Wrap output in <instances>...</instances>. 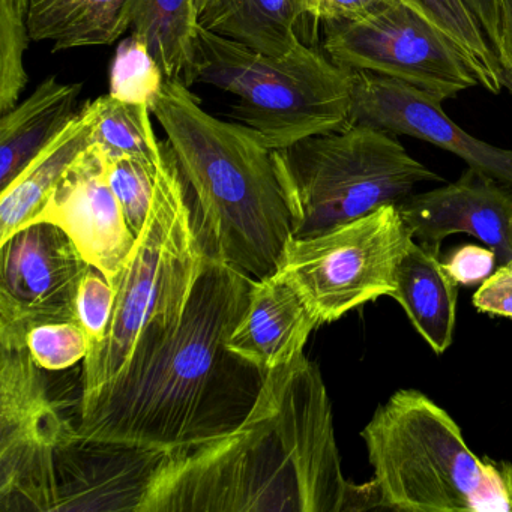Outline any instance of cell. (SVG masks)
Returning a JSON list of instances; mask_svg holds the SVG:
<instances>
[{
  "label": "cell",
  "mask_w": 512,
  "mask_h": 512,
  "mask_svg": "<svg viewBox=\"0 0 512 512\" xmlns=\"http://www.w3.org/2000/svg\"><path fill=\"white\" fill-rule=\"evenodd\" d=\"M253 283L208 254L181 320L146 329L121 373L80 398V433L182 451L235 431L268 376L227 347Z\"/></svg>",
  "instance_id": "6da1fadb"
},
{
  "label": "cell",
  "mask_w": 512,
  "mask_h": 512,
  "mask_svg": "<svg viewBox=\"0 0 512 512\" xmlns=\"http://www.w3.org/2000/svg\"><path fill=\"white\" fill-rule=\"evenodd\" d=\"M370 488L344 478L322 373L304 353L269 371L232 433L172 451L139 512H358Z\"/></svg>",
  "instance_id": "7a4b0ae2"
},
{
  "label": "cell",
  "mask_w": 512,
  "mask_h": 512,
  "mask_svg": "<svg viewBox=\"0 0 512 512\" xmlns=\"http://www.w3.org/2000/svg\"><path fill=\"white\" fill-rule=\"evenodd\" d=\"M149 109L193 188L208 253L254 281L277 272L293 224L271 149L209 115L179 82L166 80Z\"/></svg>",
  "instance_id": "3957f363"
},
{
  "label": "cell",
  "mask_w": 512,
  "mask_h": 512,
  "mask_svg": "<svg viewBox=\"0 0 512 512\" xmlns=\"http://www.w3.org/2000/svg\"><path fill=\"white\" fill-rule=\"evenodd\" d=\"M184 85L235 95L232 118L271 151L352 125L355 71L301 40L284 55H266L199 25Z\"/></svg>",
  "instance_id": "277c9868"
},
{
  "label": "cell",
  "mask_w": 512,
  "mask_h": 512,
  "mask_svg": "<svg viewBox=\"0 0 512 512\" xmlns=\"http://www.w3.org/2000/svg\"><path fill=\"white\" fill-rule=\"evenodd\" d=\"M185 182L172 148L163 143L151 212L116 281L107 338L83 361L80 398L121 373L146 329L169 328L184 314L209 254Z\"/></svg>",
  "instance_id": "5b68a950"
},
{
  "label": "cell",
  "mask_w": 512,
  "mask_h": 512,
  "mask_svg": "<svg viewBox=\"0 0 512 512\" xmlns=\"http://www.w3.org/2000/svg\"><path fill=\"white\" fill-rule=\"evenodd\" d=\"M272 160L292 214L293 238L398 205L425 182H443L395 134L368 124L307 137L272 151Z\"/></svg>",
  "instance_id": "8992f818"
},
{
  "label": "cell",
  "mask_w": 512,
  "mask_h": 512,
  "mask_svg": "<svg viewBox=\"0 0 512 512\" xmlns=\"http://www.w3.org/2000/svg\"><path fill=\"white\" fill-rule=\"evenodd\" d=\"M382 509L472 512L482 457L445 409L418 389H400L361 431Z\"/></svg>",
  "instance_id": "52a82bcc"
},
{
  "label": "cell",
  "mask_w": 512,
  "mask_h": 512,
  "mask_svg": "<svg viewBox=\"0 0 512 512\" xmlns=\"http://www.w3.org/2000/svg\"><path fill=\"white\" fill-rule=\"evenodd\" d=\"M412 239L397 205L380 206L317 235L290 239L277 271L325 325L394 295L398 265Z\"/></svg>",
  "instance_id": "ba28073f"
},
{
  "label": "cell",
  "mask_w": 512,
  "mask_h": 512,
  "mask_svg": "<svg viewBox=\"0 0 512 512\" xmlns=\"http://www.w3.org/2000/svg\"><path fill=\"white\" fill-rule=\"evenodd\" d=\"M323 50L340 67L416 86L440 101L481 86L472 59L439 26L403 0L326 25Z\"/></svg>",
  "instance_id": "9c48e42d"
},
{
  "label": "cell",
  "mask_w": 512,
  "mask_h": 512,
  "mask_svg": "<svg viewBox=\"0 0 512 512\" xmlns=\"http://www.w3.org/2000/svg\"><path fill=\"white\" fill-rule=\"evenodd\" d=\"M170 454L92 439L70 425L50 445L46 512H139Z\"/></svg>",
  "instance_id": "30bf717a"
},
{
  "label": "cell",
  "mask_w": 512,
  "mask_h": 512,
  "mask_svg": "<svg viewBox=\"0 0 512 512\" xmlns=\"http://www.w3.org/2000/svg\"><path fill=\"white\" fill-rule=\"evenodd\" d=\"M0 251V325L28 329L41 320H74L89 263L61 227L31 224L0 242Z\"/></svg>",
  "instance_id": "8fae6325"
},
{
  "label": "cell",
  "mask_w": 512,
  "mask_h": 512,
  "mask_svg": "<svg viewBox=\"0 0 512 512\" xmlns=\"http://www.w3.org/2000/svg\"><path fill=\"white\" fill-rule=\"evenodd\" d=\"M442 103L401 80L355 71L352 124L430 143L512 188V149L476 139L446 116Z\"/></svg>",
  "instance_id": "7c38bea8"
},
{
  "label": "cell",
  "mask_w": 512,
  "mask_h": 512,
  "mask_svg": "<svg viewBox=\"0 0 512 512\" xmlns=\"http://www.w3.org/2000/svg\"><path fill=\"white\" fill-rule=\"evenodd\" d=\"M37 223L61 227L113 286L136 247L137 236L107 179L106 152L95 143L68 167Z\"/></svg>",
  "instance_id": "4fadbf2b"
},
{
  "label": "cell",
  "mask_w": 512,
  "mask_h": 512,
  "mask_svg": "<svg viewBox=\"0 0 512 512\" xmlns=\"http://www.w3.org/2000/svg\"><path fill=\"white\" fill-rule=\"evenodd\" d=\"M410 235L440 254L448 236L464 233L493 248L497 260L512 259V188L467 166L457 181L397 205Z\"/></svg>",
  "instance_id": "5bb4252c"
},
{
  "label": "cell",
  "mask_w": 512,
  "mask_h": 512,
  "mask_svg": "<svg viewBox=\"0 0 512 512\" xmlns=\"http://www.w3.org/2000/svg\"><path fill=\"white\" fill-rule=\"evenodd\" d=\"M317 326L298 290L277 271L254 281L250 301L227 347L268 374L304 353Z\"/></svg>",
  "instance_id": "9a60e30c"
},
{
  "label": "cell",
  "mask_w": 512,
  "mask_h": 512,
  "mask_svg": "<svg viewBox=\"0 0 512 512\" xmlns=\"http://www.w3.org/2000/svg\"><path fill=\"white\" fill-rule=\"evenodd\" d=\"M82 83L47 77L23 103L0 118V188L5 190L77 115Z\"/></svg>",
  "instance_id": "2e32d148"
},
{
  "label": "cell",
  "mask_w": 512,
  "mask_h": 512,
  "mask_svg": "<svg viewBox=\"0 0 512 512\" xmlns=\"http://www.w3.org/2000/svg\"><path fill=\"white\" fill-rule=\"evenodd\" d=\"M94 121L95 107L89 101L68 127L2 190L0 242L37 223L68 167L91 145Z\"/></svg>",
  "instance_id": "e0dca14e"
},
{
  "label": "cell",
  "mask_w": 512,
  "mask_h": 512,
  "mask_svg": "<svg viewBox=\"0 0 512 512\" xmlns=\"http://www.w3.org/2000/svg\"><path fill=\"white\" fill-rule=\"evenodd\" d=\"M439 256L412 239L398 265L391 296L436 355L445 353L454 341L458 299V284Z\"/></svg>",
  "instance_id": "ac0fdd59"
},
{
  "label": "cell",
  "mask_w": 512,
  "mask_h": 512,
  "mask_svg": "<svg viewBox=\"0 0 512 512\" xmlns=\"http://www.w3.org/2000/svg\"><path fill=\"white\" fill-rule=\"evenodd\" d=\"M128 0H32V41L52 43L53 52L109 46L128 31Z\"/></svg>",
  "instance_id": "d6986e66"
},
{
  "label": "cell",
  "mask_w": 512,
  "mask_h": 512,
  "mask_svg": "<svg viewBox=\"0 0 512 512\" xmlns=\"http://www.w3.org/2000/svg\"><path fill=\"white\" fill-rule=\"evenodd\" d=\"M125 22L148 46L164 79L184 85L200 25L196 0H128Z\"/></svg>",
  "instance_id": "ffe728a7"
},
{
  "label": "cell",
  "mask_w": 512,
  "mask_h": 512,
  "mask_svg": "<svg viewBox=\"0 0 512 512\" xmlns=\"http://www.w3.org/2000/svg\"><path fill=\"white\" fill-rule=\"evenodd\" d=\"M299 17L298 0H220L200 25L266 55L281 56L299 41Z\"/></svg>",
  "instance_id": "44dd1931"
},
{
  "label": "cell",
  "mask_w": 512,
  "mask_h": 512,
  "mask_svg": "<svg viewBox=\"0 0 512 512\" xmlns=\"http://www.w3.org/2000/svg\"><path fill=\"white\" fill-rule=\"evenodd\" d=\"M92 103L95 107L92 143L107 155L131 157L157 169L163 142L155 134L149 106L128 103L110 94Z\"/></svg>",
  "instance_id": "7402d4cb"
},
{
  "label": "cell",
  "mask_w": 512,
  "mask_h": 512,
  "mask_svg": "<svg viewBox=\"0 0 512 512\" xmlns=\"http://www.w3.org/2000/svg\"><path fill=\"white\" fill-rule=\"evenodd\" d=\"M439 26L472 59L482 88L491 94L502 91L499 61L484 29L466 0H403Z\"/></svg>",
  "instance_id": "603a6c76"
},
{
  "label": "cell",
  "mask_w": 512,
  "mask_h": 512,
  "mask_svg": "<svg viewBox=\"0 0 512 512\" xmlns=\"http://www.w3.org/2000/svg\"><path fill=\"white\" fill-rule=\"evenodd\" d=\"M32 0H0V113L10 112L28 86L25 53Z\"/></svg>",
  "instance_id": "cb8c5ba5"
},
{
  "label": "cell",
  "mask_w": 512,
  "mask_h": 512,
  "mask_svg": "<svg viewBox=\"0 0 512 512\" xmlns=\"http://www.w3.org/2000/svg\"><path fill=\"white\" fill-rule=\"evenodd\" d=\"M164 82L163 71L137 35L131 34L119 44L110 71V95L151 107Z\"/></svg>",
  "instance_id": "d4e9b609"
},
{
  "label": "cell",
  "mask_w": 512,
  "mask_h": 512,
  "mask_svg": "<svg viewBox=\"0 0 512 512\" xmlns=\"http://www.w3.org/2000/svg\"><path fill=\"white\" fill-rule=\"evenodd\" d=\"M26 347L44 370L64 371L76 367L91 352L85 329L76 320H41L26 331Z\"/></svg>",
  "instance_id": "484cf974"
},
{
  "label": "cell",
  "mask_w": 512,
  "mask_h": 512,
  "mask_svg": "<svg viewBox=\"0 0 512 512\" xmlns=\"http://www.w3.org/2000/svg\"><path fill=\"white\" fill-rule=\"evenodd\" d=\"M106 157L110 187L121 203L131 230L139 238L151 212L157 169L131 157L107 154Z\"/></svg>",
  "instance_id": "4316f807"
},
{
  "label": "cell",
  "mask_w": 512,
  "mask_h": 512,
  "mask_svg": "<svg viewBox=\"0 0 512 512\" xmlns=\"http://www.w3.org/2000/svg\"><path fill=\"white\" fill-rule=\"evenodd\" d=\"M115 304V286L100 269L89 265L77 287L74 320L85 329L91 343V352L106 340Z\"/></svg>",
  "instance_id": "83f0119b"
},
{
  "label": "cell",
  "mask_w": 512,
  "mask_h": 512,
  "mask_svg": "<svg viewBox=\"0 0 512 512\" xmlns=\"http://www.w3.org/2000/svg\"><path fill=\"white\" fill-rule=\"evenodd\" d=\"M484 481L473 500L472 512H512V463L482 457Z\"/></svg>",
  "instance_id": "f1b7e54d"
},
{
  "label": "cell",
  "mask_w": 512,
  "mask_h": 512,
  "mask_svg": "<svg viewBox=\"0 0 512 512\" xmlns=\"http://www.w3.org/2000/svg\"><path fill=\"white\" fill-rule=\"evenodd\" d=\"M497 262L493 248L466 244L455 248L446 257L443 266L458 286H475L490 277Z\"/></svg>",
  "instance_id": "f546056e"
},
{
  "label": "cell",
  "mask_w": 512,
  "mask_h": 512,
  "mask_svg": "<svg viewBox=\"0 0 512 512\" xmlns=\"http://www.w3.org/2000/svg\"><path fill=\"white\" fill-rule=\"evenodd\" d=\"M472 304L479 313L512 319V259L503 262L479 284Z\"/></svg>",
  "instance_id": "4dcf8cb0"
},
{
  "label": "cell",
  "mask_w": 512,
  "mask_h": 512,
  "mask_svg": "<svg viewBox=\"0 0 512 512\" xmlns=\"http://www.w3.org/2000/svg\"><path fill=\"white\" fill-rule=\"evenodd\" d=\"M382 0H298L302 16L317 22H347L373 11Z\"/></svg>",
  "instance_id": "1f68e13d"
},
{
  "label": "cell",
  "mask_w": 512,
  "mask_h": 512,
  "mask_svg": "<svg viewBox=\"0 0 512 512\" xmlns=\"http://www.w3.org/2000/svg\"><path fill=\"white\" fill-rule=\"evenodd\" d=\"M494 52L503 88L512 92V0H499V31Z\"/></svg>",
  "instance_id": "d6a6232c"
},
{
  "label": "cell",
  "mask_w": 512,
  "mask_h": 512,
  "mask_svg": "<svg viewBox=\"0 0 512 512\" xmlns=\"http://www.w3.org/2000/svg\"><path fill=\"white\" fill-rule=\"evenodd\" d=\"M466 4L484 29L491 46H496L499 31V0H466Z\"/></svg>",
  "instance_id": "836d02e7"
},
{
  "label": "cell",
  "mask_w": 512,
  "mask_h": 512,
  "mask_svg": "<svg viewBox=\"0 0 512 512\" xmlns=\"http://www.w3.org/2000/svg\"><path fill=\"white\" fill-rule=\"evenodd\" d=\"M197 11H199L200 22L205 20L212 11L220 4V0H196Z\"/></svg>",
  "instance_id": "e575fe53"
}]
</instances>
